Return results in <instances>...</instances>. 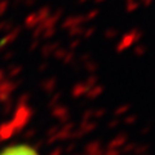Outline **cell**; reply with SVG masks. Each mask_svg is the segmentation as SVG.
Wrapping results in <instances>:
<instances>
[{"mask_svg":"<svg viewBox=\"0 0 155 155\" xmlns=\"http://www.w3.org/2000/svg\"><path fill=\"white\" fill-rule=\"evenodd\" d=\"M0 155H38V153L26 145H17V146L5 149Z\"/></svg>","mask_w":155,"mask_h":155,"instance_id":"obj_1","label":"cell"}]
</instances>
